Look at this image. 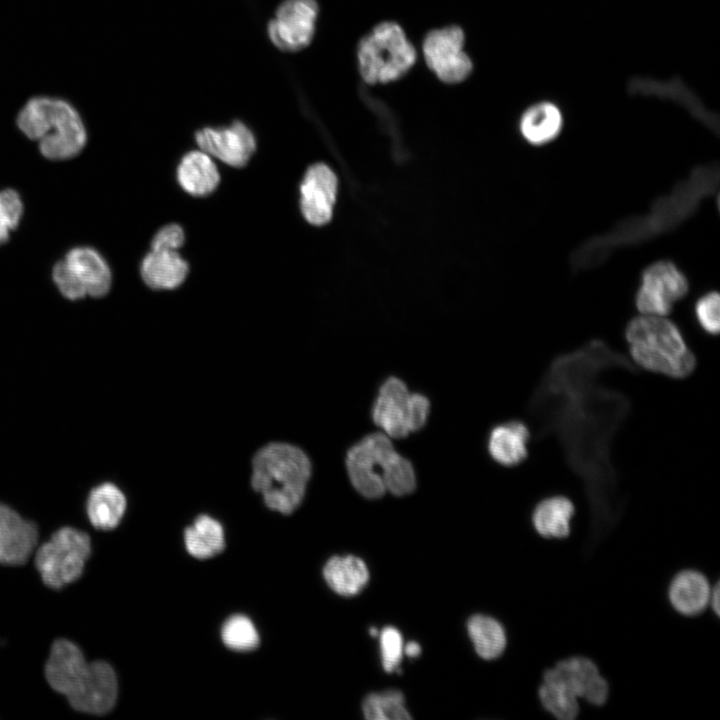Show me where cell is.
Returning a JSON list of instances; mask_svg holds the SVG:
<instances>
[{"label":"cell","mask_w":720,"mask_h":720,"mask_svg":"<svg viewBox=\"0 0 720 720\" xmlns=\"http://www.w3.org/2000/svg\"><path fill=\"white\" fill-rule=\"evenodd\" d=\"M467 629L480 657L492 660L503 653L506 647V635L497 620L485 615H475L469 619Z\"/></svg>","instance_id":"cell-27"},{"label":"cell","mask_w":720,"mask_h":720,"mask_svg":"<svg viewBox=\"0 0 720 720\" xmlns=\"http://www.w3.org/2000/svg\"><path fill=\"white\" fill-rule=\"evenodd\" d=\"M345 463L353 487L366 498H380L387 491L404 496L416 487L413 465L383 432L368 434L349 448Z\"/></svg>","instance_id":"cell-3"},{"label":"cell","mask_w":720,"mask_h":720,"mask_svg":"<svg viewBox=\"0 0 720 720\" xmlns=\"http://www.w3.org/2000/svg\"><path fill=\"white\" fill-rule=\"evenodd\" d=\"M617 368L640 371L625 354L592 339L553 358L527 407L535 438L553 435L566 465L582 481L592 544L616 525L623 507L611 445L631 412V400L600 382L602 372Z\"/></svg>","instance_id":"cell-1"},{"label":"cell","mask_w":720,"mask_h":720,"mask_svg":"<svg viewBox=\"0 0 720 720\" xmlns=\"http://www.w3.org/2000/svg\"><path fill=\"white\" fill-rule=\"evenodd\" d=\"M404 652L409 657H417L421 653V647L417 642L411 641L404 646Z\"/></svg>","instance_id":"cell-37"},{"label":"cell","mask_w":720,"mask_h":720,"mask_svg":"<svg viewBox=\"0 0 720 720\" xmlns=\"http://www.w3.org/2000/svg\"><path fill=\"white\" fill-rule=\"evenodd\" d=\"M429 412L430 402L426 396L410 392L401 379L391 376L380 386L371 415L383 433L399 439L420 430Z\"/></svg>","instance_id":"cell-8"},{"label":"cell","mask_w":720,"mask_h":720,"mask_svg":"<svg viewBox=\"0 0 720 720\" xmlns=\"http://www.w3.org/2000/svg\"><path fill=\"white\" fill-rule=\"evenodd\" d=\"M323 575L329 587L343 596L359 593L369 579L366 564L352 555L330 558L324 566Z\"/></svg>","instance_id":"cell-25"},{"label":"cell","mask_w":720,"mask_h":720,"mask_svg":"<svg viewBox=\"0 0 720 720\" xmlns=\"http://www.w3.org/2000/svg\"><path fill=\"white\" fill-rule=\"evenodd\" d=\"M38 529L18 512L0 503V564L22 565L34 553Z\"/></svg>","instance_id":"cell-16"},{"label":"cell","mask_w":720,"mask_h":720,"mask_svg":"<svg viewBox=\"0 0 720 720\" xmlns=\"http://www.w3.org/2000/svg\"><path fill=\"white\" fill-rule=\"evenodd\" d=\"M19 129L39 141L41 154L50 160L70 159L84 148L87 133L78 112L64 100L36 97L17 117Z\"/></svg>","instance_id":"cell-6"},{"label":"cell","mask_w":720,"mask_h":720,"mask_svg":"<svg viewBox=\"0 0 720 720\" xmlns=\"http://www.w3.org/2000/svg\"><path fill=\"white\" fill-rule=\"evenodd\" d=\"M52 278L58 290L65 298L78 300L87 296L83 284L64 259L54 265Z\"/></svg>","instance_id":"cell-33"},{"label":"cell","mask_w":720,"mask_h":720,"mask_svg":"<svg viewBox=\"0 0 720 720\" xmlns=\"http://www.w3.org/2000/svg\"><path fill=\"white\" fill-rule=\"evenodd\" d=\"M311 472V462L303 450L272 442L254 455L251 484L267 507L288 515L301 504Z\"/></svg>","instance_id":"cell-5"},{"label":"cell","mask_w":720,"mask_h":720,"mask_svg":"<svg viewBox=\"0 0 720 720\" xmlns=\"http://www.w3.org/2000/svg\"><path fill=\"white\" fill-rule=\"evenodd\" d=\"M126 506V497L120 488L111 482H103L90 490L86 513L93 527L111 530L120 523Z\"/></svg>","instance_id":"cell-22"},{"label":"cell","mask_w":720,"mask_h":720,"mask_svg":"<svg viewBox=\"0 0 720 720\" xmlns=\"http://www.w3.org/2000/svg\"><path fill=\"white\" fill-rule=\"evenodd\" d=\"M177 181L188 194L203 197L211 194L220 182V174L212 158L202 150L190 151L177 167Z\"/></svg>","instance_id":"cell-21"},{"label":"cell","mask_w":720,"mask_h":720,"mask_svg":"<svg viewBox=\"0 0 720 720\" xmlns=\"http://www.w3.org/2000/svg\"><path fill=\"white\" fill-rule=\"evenodd\" d=\"M710 592V584L703 574L695 570H684L671 581L668 596L678 613L695 616L708 606Z\"/></svg>","instance_id":"cell-20"},{"label":"cell","mask_w":720,"mask_h":720,"mask_svg":"<svg viewBox=\"0 0 720 720\" xmlns=\"http://www.w3.org/2000/svg\"><path fill=\"white\" fill-rule=\"evenodd\" d=\"M23 203L19 194L12 189L0 191V221L14 230L22 217Z\"/></svg>","instance_id":"cell-34"},{"label":"cell","mask_w":720,"mask_h":720,"mask_svg":"<svg viewBox=\"0 0 720 720\" xmlns=\"http://www.w3.org/2000/svg\"><path fill=\"white\" fill-rule=\"evenodd\" d=\"M90 552L91 541L87 533L63 527L35 551V565L43 582L59 589L82 575Z\"/></svg>","instance_id":"cell-9"},{"label":"cell","mask_w":720,"mask_h":720,"mask_svg":"<svg viewBox=\"0 0 720 720\" xmlns=\"http://www.w3.org/2000/svg\"><path fill=\"white\" fill-rule=\"evenodd\" d=\"M367 720L411 719L404 705V697L398 690H388L368 695L362 705Z\"/></svg>","instance_id":"cell-29"},{"label":"cell","mask_w":720,"mask_h":720,"mask_svg":"<svg viewBox=\"0 0 720 720\" xmlns=\"http://www.w3.org/2000/svg\"><path fill=\"white\" fill-rule=\"evenodd\" d=\"M184 535L188 553L197 559L211 558L225 547L221 524L208 515L199 516L186 528Z\"/></svg>","instance_id":"cell-26"},{"label":"cell","mask_w":720,"mask_h":720,"mask_svg":"<svg viewBox=\"0 0 720 720\" xmlns=\"http://www.w3.org/2000/svg\"><path fill=\"white\" fill-rule=\"evenodd\" d=\"M64 260L78 276L87 295L99 298L109 292L112 283L111 270L96 250L76 247L66 254Z\"/></svg>","instance_id":"cell-19"},{"label":"cell","mask_w":720,"mask_h":720,"mask_svg":"<svg viewBox=\"0 0 720 720\" xmlns=\"http://www.w3.org/2000/svg\"><path fill=\"white\" fill-rule=\"evenodd\" d=\"M709 604L713 609L714 613L719 616L720 614V588L717 582L713 588H711Z\"/></svg>","instance_id":"cell-36"},{"label":"cell","mask_w":720,"mask_h":720,"mask_svg":"<svg viewBox=\"0 0 720 720\" xmlns=\"http://www.w3.org/2000/svg\"><path fill=\"white\" fill-rule=\"evenodd\" d=\"M575 513L573 502L562 495L543 498L532 511V524L545 538H565L570 534V522Z\"/></svg>","instance_id":"cell-24"},{"label":"cell","mask_w":720,"mask_h":720,"mask_svg":"<svg viewBox=\"0 0 720 720\" xmlns=\"http://www.w3.org/2000/svg\"><path fill=\"white\" fill-rule=\"evenodd\" d=\"M694 313L700 328L708 335H718L720 331V296L710 291L697 299Z\"/></svg>","instance_id":"cell-31"},{"label":"cell","mask_w":720,"mask_h":720,"mask_svg":"<svg viewBox=\"0 0 720 720\" xmlns=\"http://www.w3.org/2000/svg\"><path fill=\"white\" fill-rule=\"evenodd\" d=\"M370 634L375 637V636H377L379 633H378V630H377L376 628L372 627V628L370 629Z\"/></svg>","instance_id":"cell-39"},{"label":"cell","mask_w":720,"mask_h":720,"mask_svg":"<svg viewBox=\"0 0 720 720\" xmlns=\"http://www.w3.org/2000/svg\"><path fill=\"white\" fill-rule=\"evenodd\" d=\"M357 58L365 82L387 83L408 72L416 61V51L398 24L384 22L361 39Z\"/></svg>","instance_id":"cell-7"},{"label":"cell","mask_w":720,"mask_h":720,"mask_svg":"<svg viewBox=\"0 0 720 720\" xmlns=\"http://www.w3.org/2000/svg\"><path fill=\"white\" fill-rule=\"evenodd\" d=\"M531 432L520 420H511L494 426L488 435L487 449L490 457L505 467L524 462L529 455L528 442Z\"/></svg>","instance_id":"cell-17"},{"label":"cell","mask_w":720,"mask_h":720,"mask_svg":"<svg viewBox=\"0 0 720 720\" xmlns=\"http://www.w3.org/2000/svg\"><path fill=\"white\" fill-rule=\"evenodd\" d=\"M538 696L543 708L558 720H573L579 714L578 698L558 681L543 678Z\"/></svg>","instance_id":"cell-28"},{"label":"cell","mask_w":720,"mask_h":720,"mask_svg":"<svg viewBox=\"0 0 720 720\" xmlns=\"http://www.w3.org/2000/svg\"><path fill=\"white\" fill-rule=\"evenodd\" d=\"M195 140L199 148L232 167L245 166L256 150L252 131L242 122L225 127H205L198 130Z\"/></svg>","instance_id":"cell-13"},{"label":"cell","mask_w":720,"mask_h":720,"mask_svg":"<svg viewBox=\"0 0 720 720\" xmlns=\"http://www.w3.org/2000/svg\"><path fill=\"white\" fill-rule=\"evenodd\" d=\"M188 271V263L173 250L151 249L140 268L146 285L157 290L177 288L184 282Z\"/></svg>","instance_id":"cell-18"},{"label":"cell","mask_w":720,"mask_h":720,"mask_svg":"<svg viewBox=\"0 0 720 720\" xmlns=\"http://www.w3.org/2000/svg\"><path fill=\"white\" fill-rule=\"evenodd\" d=\"M624 336L639 369L673 379L687 378L696 369L694 352L679 327L666 316H635L627 323Z\"/></svg>","instance_id":"cell-4"},{"label":"cell","mask_w":720,"mask_h":720,"mask_svg":"<svg viewBox=\"0 0 720 720\" xmlns=\"http://www.w3.org/2000/svg\"><path fill=\"white\" fill-rule=\"evenodd\" d=\"M185 240L184 231L178 224H169L161 228L153 237L151 242L152 250H173L179 249Z\"/></svg>","instance_id":"cell-35"},{"label":"cell","mask_w":720,"mask_h":720,"mask_svg":"<svg viewBox=\"0 0 720 720\" xmlns=\"http://www.w3.org/2000/svg\"><path fill=\"white\" fill-rule=\"evenodd\" d=\"M543 678L562 683L578 699H585L594 706H602L608 699V682L596 664L583 656L558 661L554 667L544 671Z\"/></svg>","instance_id":"cell-14"},{"label":"cell","mask_w":720,"mask_h":720,"mask_svg":"<svg viewBox=\"0 0 720 720\" xmlns=\"http://www.w3.org/2000/svg\"><path fill=\"white\" fill-rule=\"evenodd\" d=\"M318 12L315 0H284L267 26L273 45L286 52L307 47L315 33Z\"/></svg>","instance_id":"cell-12"},{"label":"cell","mask_w":720,"mask_h":720,"mask_svg":"<svg viewBox=\"0 0 720 720\" xmlns=\"http://www.w3.org/2000/svg\"><path fill=\"white\" fill-rule=\"evenodd\" d=\"M563 127L560 108L547 101L531 105L522 114L519 128L522 137L535 146H541L556 139Z\"/></svg>","instance_id":"cell-23"},{"label":"cell","mask_w":720,"mask_h":720,"mask_svg":"<svg viewBox=\"0 0 720 720\" xmlns=\"http://www.w3.org/2000/svg\"><path fill=\"white\" fill-rule=\"evenodd\" d=\"M423 55L431 71L445 83H459L472 71V62L464 50V33L457 26L429 32L423 42Z\"/></svg>","instance_id":"cell-11"},{"label":"cell","mask_w":720,"mask_h":720,"mask_svg":"<svg viewBox=\"0 0 720 720\" xmlns=\"http://www.w3.org/2000/svg\"><path fill=\"white\" fill-rule=\"evenodd\" d=\"M688 291L686 276L673 262L656 261L642 272L635 306L640 314L667 316Z\"/></svg>","instance_id":"cell-10"},{"label":"cell","mask_w":720,"mask_h":720,"mask_svg":"<svg viewBox=\"0 0 720 720\" xmlns=\"http://www.w3.org/2000/svg\"><path fill=\"white\" fill-rule=\"evenodd\" d=\"M221 636L225 646L235 651H250L259 643L255 626L243 615L230 617L223 625Z\"/></svg>","instance_id":"cell-30"},{"label":"cell","mask_w":720,"mask_h":720,"mask_svg":"<svg viewBox=\"0 0 720 720\" xmlns=\"http://www.w3.org/2000/svg\"><path fill=\"white\" fill-rule=\"evenodd\" d=\"M45 675L49 685L80 712L102 715L116 703L118 683L112 667L104 661L87 662L69 640L53 643Z\"/></svg>","instance_id":"cell-2"},{"label":"cell","mask_w":720,"mask_h":720,"mask_svg":"<svg viewBox=\"0 0 720 720\" xmlns=\"http://www.w3.org/2000/svg\"><path fill=\"white\" fill-rule=\"evenodd\" d=\"M337 191V178L325 164L312 165L300 186V207L304 218L312 225H324L332 217Z\"/></svg>","instance_id":"cell-15"},{"label":"cell","mask_w":720,"mask_h":720,"mask_svg":"<svg viewBox=\"0 0 720 720\" xmlns=\"http://www.w3.org/2000/svg\"><path fill=\"white\" fill-rule=\"evenodd\" d=\"M11 229L0 221V245L6 243L9 239Z\"/></svg>","instance_id":"cell-38"},{"label":"cell","mask_w":720,"mask_h":720,"mask_svg":"<svg viewBox=\"0 0 720 720\" xmlns=\"http://www.w3.org/2000/svg\"><path fill=\"white\" fill-rule=\"evenodd\" d=\"M383 668L387 672L394 671L403 656L404 645L401 633L394 627H385L379 634Z\"/></svg>","instance_id":"cell-32"}]
</instances>
